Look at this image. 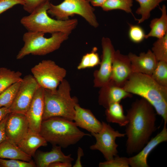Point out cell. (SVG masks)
Segmentation results:
<instances>
[{"label": "cell", "mask_w": 167, "mask_h": 167, "mask_svg": "<svg viewBox=\"0 0 167 167\" xmlns=\"http://www.w3.org/2000/svg\"><path fill=\"white\" fill-rule=\"evenodd\" d=\"M156 114L153 106L143 98L132 104L127 111L128 122L125 126L128 155L138 152L150 140L156 129Z\"/></svg>", "instance_id": "obj_1"}, {"label": "cell", "mask_w": 167, "mask_h": 167, "mask_svg": "<svg viewBox=\"0 0 167 167\" xmlns=\"http://www.w3.org/2000/svg\"><path fill=\"white\" fill-rule=\"evenodd\" d=\"M123 88L127 92L138 95L149 102L156 113L167 123V87L158 84L150 75L133 73Z\"/></svg>", "instance_id": "obj_2"}, {"label": "cell", "mask_w": 167, "mask_h": 167, "mask_svg": "<svg viewBox=\"0 0 167 167\" xmlns=\"http://www.w3.org/2000/svg\"><path fill=\"white\" fill-rule=\"evenodd\" d=\"M39 134L47 142L63 148L76 143L85 136H91L81 131L73 121L58 116L43 120Z\"/></svg>", "instance_id": "obj_3"}, {"label": "cell", "mask_w": 167, "mask_h": 167, "mask_svg": "<svg viewBox=\"0 0 167 167\" xmlns=\"http://www.w3.org/2000/svg\"><path fill=\"white\" fill-rule=\"evenodd\" d=\"M50 2L43 4L27 16L22 17L21 24L28 31L51 34L58 32L70 35L76 28L78 21L76 19L65 20L55 19L48 15Z\"/></svg>", "instance_id": "obj_4"}, {"label": "cell", "mask_w": 167, "mask_h": 167, "mask_svg": "<svg viewBox=\"0 0 167 167\" xmlns=\"http://www.w3.org/2000/svg\"><path fill=\"white\" fill-rule=\"evenodd\" d=\"M70 92L69 85L64 79L55 91L44 89L43 120L58 116L73 121L77 101L76 98L71 96Z\"/></svg>", "instance_id": "obj_5"}, {"label": "cell", "mask_w": 167, "mask_h": 167, "mask_svg": "<svg viewBox=\"0 0 167 167\" xmlns=\"http://www.w3.org/2000/svg\"><path fill=\"white\" fill-rule=\"evenodd\" d=\"M51 34L50 37L46 38L43 32L28 31L23 35L24 44L17 54L16 59H22L30 54L43 56L51 53L58 49L69 35L61 32Z\"/></svg>", "instance_id": "obj_6"}, {"label": "cell", "mask_w": 167, "mask_h": 167, "mask_svg": "<svg viewBox=\"0 0 167 167\" xmlns=\"http://www.w3.org/2000/svg\"><path fill=\"white\" fill-rule=\"evenodd\" d=\"M95 9L88 0H64L57 5L50 3L48 14L61 20L68 19L75 15L82 17L92 26H99Z\"/></svg>", "instance_id": "obj_7"}, {"label": "cell", "mask_w": 167, "mask_h": 167, "mask_svg": "<svg viewBox=\"0 0 167 167\" xmlns=\"http://www.w3.org/2000/svg\"><path fill=\"white\" fill-rule=\"evenodd\" d=\"M32 76L44 89L55 91L64 79L66 71L53 61L43 60L31 69Z\"/></svg>", "instance_id": "obj_8"}, {"label": "cell", "mask_w": 167, "mask_h": 167, "mask_svg": "<svg viewBox=\"0 0 167 167\" xmlns=\"http://www.w3.org/2000/svg\"><path fill=\"white\" fill-rule=\"evenodd\" d=\"M102 128L98 133H91L96 140V143L91 146L92 150H98L103 155L106 161L112 159L117 155L118 145L115 140L117 137H122L125 133L120 132L115 130L109 124L102 122Z\"/></svg>", "instance_id": "obj_9"}, {"label": "cell", "mask_w": 167, "mask_h": 167, "mask_svg": "<svg viewBox=\"0 0 167 167\" xmlns=\"http://www.w3.org/2000/svg\"><path fill=\"white\" fill-rule=\"evenodd\" d=\"M40 86L32 75L25 76L21 82L14 100L9 108L10 113L25 114Z\"/></svg>", "instance_id": "obj_10"}, {"label": "cell", "mask_w": 167, "mask_h": 167, "mask_svg": "<svg viewBox=\"0 0 167 167\" xmlns=\"http://www.w3.org/2000/svg\"><path fill=\"white\" fill-rule=\"evenodd\" d=\"M29 129L28 122L25 114L19 112L8 114L5 126L8 140L17 145Z\"/></svg>", "instance_id": "obj_11"}, {"label": "cell", "mask_w": 167, "mask_h": 167, "mask_svg": "<svg viewBox=\"0 0 167 167\" xmlns=\"http://www.w3.org/2000/svg\"><path fill=\"white\" fill-rule=\"evenodd\" d=\"M133 73L131 62L128 55L121 54L119 50L115 51L109 82L123 88Z\"/></svg>", "instance_id": "obj_12"}, {"label": "cell", "mask_w": 167, "mask_h": 167, "mask_svg": "<svg viewBox=\"0 0 167 167\" xmlns=\"http://www.w3.org/2000/svg\"><path fill=\"white\" fill-rule=\"evenodd\" d=\"M102 55L100 69L96 74L98 84L104 86L110 81L113 59L115 51L110 39L103 37L101 40Z\"/></svg>", "instance_id": "obj_13"}, {"label": "cell", "mask_w": 167, "mask_h": 167, "mask_svg": "<svg viewBox=\"0 0 167 167\" xmlns=\"http://www.w3.org/2000/svg\"><path fill=\"white\" fill-rule=\"evenodd\" d=\"M44 89L40 86L37 89L30 107L25 113L29 129L39 133L44 111Z\"/></svg>", "instance_id": "obj_14"}, {"label": "cell", "mask_w": 167, "mask_h": 167, "mask_svg": "<svg viewBox=\"0 0 167 167\" xmlns=\"http://www.w3.org/2000/svg\"><path fill=\"white\" fill-rule=\"evenodd\" d=\"M167 124L164 123L162 130L148 141L136 155L128 157L129 165L131 167H148L147 158L150 153L160 143L167 141Z\"/></svg>", "instance_id": "obj_15"}, {"label": "cell", "mask_w": 167, "mask_h": 167, "mask_svg": "<svg viewBox=\"0 0 167 167\" xmlns=\"http://www.w3.org/2000/svg\"><path fill=\"white\" fill-rule=\"evenodd\" d=\"M133 73H138L151 76L158 61L152 50L140 53L139 56L130 53L128 55Z\"/></svg>", "instance_id": "obj_16"}, {"label": "cell", "mask_w": 167, "mask_h": 167, "mask_svg": "<svg viewBox=\"0 0 167 167\" xmlns=\"http://www.w3.org/2000/svg\"><path fill=\"white\" fill-rule=\"evenodd\" d=\"M75 113L73 121L77 126L91 133H98L102 128V122L92 112L81 107L78 104L75 106Z\"/></svg>", "instance_id": "obj_17"}, {"label": "cell", "mask_w": 167, "mask_h": 167, "mask_svg": "<svg viewBox=\"0 0 167 167\" xmlns=\"http://www.w3.org/2000/svg\"><path fill=\"white\" fill-rule=\"evenodd\" d=\"M61 148L54 145L49 152L38 151L34 156L36 166L49 167L51 163L58 161L72 163L74 159L71 157V155H65L62 151Z\"/></svg>", "instance_id": "obj_18"}, {"label": "cell", "mask_w": 167, "mask_h": 167, "mask_svg": "<svg viewBox=\"0 0 167 167\" xmlns=\"http://www.w3.org/2000/svg\"><path fill=\"white\" fill-rule=\"evenodd\" d=\"M47 142L39 133L29 129L25 136L19 142L17 145L24 153L34 156L37 149L41 146H46Z\"/></svg>", "instance_id": "obj_19"}, {"label": "cell", "mask_w": 167, "mask_h": 167, "mask_svg": "<svg viewBox=\"0 0 167 167\" xmlns=\"http://www.w3.org/2000/svg\"><path fill=\"white\" fill-rule=\"evenodd\" d=\"M104 85L105 86V92L101 96L100 102L106 108L111 104L120 102L122 99L132 96V94L126 92L123 88L110 82Z\"/></svg>", "instance_id": "obj_20"}, {"label": "cell", "mask_w": 167, "mask_h": 167, "mask_svg": "<svg viewBox=\"0 0 167 167\" xmlns=\"http://www.w3.org/2000/svg\"><path fill=\"white\" fill-rule=\"evenodd\" d=\"M0 158L17 159L26 161H32V157L24 153L16 144L8 139L0 144Z\"/></svg>", "instance_id": "obj_21"}, {"label": "cell", "mask_w": 167, "mask_h": 167, "mask_svg": "<svg viewBox=\"0 0 167 167\" xmlns=\"http://www.w3.org/2000/svg\"><path fill=\"white\" fill-rule=\"evenodd\" d=\"M161 12V16L159 18L153 19L150 22L151 30L145 35V38L155 37L158 39L163 37L167 33V13L166 6L162 5L160 7Z\"/></svg>", "instance_id": "obj_22"}, {"label": "cell", "mask_w": 167, "mask_h": 167, "mask_svg": "<svg viewBox=\"0 0 167 167\" xmlns=\"http://www.w3.org/2000/svg\"><path fill=\"white\" fill-rule=\"evenodd\" d=\"M105 114L108 122L116 123L121 126H125L128 122V118L124 114L123 106L120 102L110 105L106 108Z\"/></svg>", "instance_id": "obj_23"}, {"label": "cell", "mask_w": 167, "mask_h": 167, "mask_svg": "<svg viewBox=\"0 0 167 167\" xmlns=\"http://www.w3.org/2000/svg\"><path fill=\"white\" fill-rule=\"evenodd\" d=\"M22 73L7 68H0V94L13 84L21 82Z\"/></svg>", "instance_id": "obj_24"}, {"label": "cell", "mask_w": 167, "mask_h": 167, "mask_svg": "<svg viewBox=\"0 0 167 167\" xmlns=\"http://www.w3.org/2000/svg\"><path fill=\"white\" fill-rule=\"evenodd\" d=\"M139 4V6L136 11V13L141 15L137 19L138 23H142L148 19L151 11L159 5L160 3L167 0H135Z\"/></svg>", "instance_id": "obj_25"}, {"label": "cell", "mask_w": 167, "mask_h": 167, "mask_svg": "<svg viewBox=\"0 0 167 167\" xmlns=\"http://www.w3.org/2000/svg\"><path fill=\"white\" fill-rule=\"evenodd\" d=\"M133 0H107L101 7L105 11L120 10L132 13Z\"/></svg>", "instance_id": "obj_26"}, {"label": "cell", "mask_w": 167, "mask_h": 167, "mask_svg": "<svg viewBox=\"0 0 167 167\" xmlns=\"http://www.w3.org/2000/svg\"><path fill=\"white\" fill-rule=\"evenodd\" d=\"M21 82L13 84L0 94V108H10L15 98Z\"/></svg>", "instance_id": "obj_27"}, {"label": "cell", "mask_w": 167, "mask_h": 167, "mask_svg": "<svg viewBox=\"0 0 167 167\" xmlns=\"http://www.w3.org/2000/svg\"><path fill=\"white\" fill-rule=\"evenodd\" d=\"M150 76L158 84L167 87V62L158 61Z\"/></svg>", "instance_id": "obj_28"}, {"label": "cell", "mask_w": 167, "mask_h": 167, "mask_svg": "<svg viewBox=\"0 0 167 167\" xmlns=\"http://www.w3.org/2000/svg\"><path fill=\"white\" fill-rule=\"evenodd\" d=\"M152 49L158 61L167 62V33L154 42Z\"/></svg>", "instance_id": "obj_29"}, {"label": "cell", "mask_w": 167, "mask_h": 167, "mask_svg": "<svg viewBox=\"0 0 167 167\" xmlns=\"http://www.w3.org/2000/svg\"><path fill=\"white\" fill-rule=\"evenodd\" d=\"M100 63L98 54L94 51L84 55L78 66V69L93 67Z\"/></svg>", "instance_id": "obj_30"}, {"label": "cell", "mask_w": 167, "mask_h": 167, "mask_svg": "<svg viewBox=\"0 0 167 167\" xmlns=\"http://www.w3.org/2000/svg\"><path fill=\"white\" fill-rule=\"evenodd\" d=\"M98 165L99 167H129L130 166L127 157H120L118 155L110 160L100 162Z\"/></svg>", "instance_id": "obj_31"}, {"label": "cell", "mask_w": 167, "mask_h": 167, "mask_svg": "<svg viewBox=\"0 0 167 167\" xmlns=\"http://www.w3.org/2000/svg\"><path fill=\"white\" fill-rule=\"evenodd\" d=\"M145 35L143 29L139 26L130 25L128 35L132 42L135 43L141 42L145 38Z\"/></svg>", "instance_id": "obj_32"}, {"label": "cell", "mask_w": 167, "mask_h": 167, "mask_svg": "<svg viewBox=\"0 0 167 167\" xmlns=\"http://www.w3.org/2000/svg\"><path fill=\"white\" fill-rule=\"evenodd\" d=\"M36 163L32 160L26 161L17 159L5 160L0 158V167H34Z\"/></svg>", "instance_id": "obj_33"}, {"label": "cell", "mask_w": 167, "mask_h": 167, "mask_svg": "<svg viewBox=\"0 0 167 167\" xmlns=\"http://www.w3.org/2000/svg\"><path fill=\"white\" fill-rule=\"evenodd\" d=\"M23 2V6L24 9L31 13L36 8L51 0H21Z\"/></svg>", "instance_id": "obj_34"}, {"label": "cell", "mask_w": 167, "mask_h": 167, "mask_svg": "<svg viewBox=\"0 0 167 167\" xmlns=\"http://www.w3.org/2000/svg\"><path fill=\"white\" fill-rule=\"evenodd\" d=\"M23 5L21 0H0V14L15 6Z\"/></svg>", "instance_id": "obj_35"}, {"label": "cell", "mask_w": 167, "mask_h": 167, "mask_svg": "<svg viewBox=\"0 0 167 167\" xmlns=\"http://www.w3.org/2000/svg\"><path fill=\"white\" fill-rule=\"evenodd\" d=\"M8 114L0 122V144L7 139L5 133V126Z\"/></svg>", "instance_id": "obj_36"}, {"label": "cell", "mask_w": 167, "mask_h": 167, "mask_svg": "<svg viewBox=\"0 0 167 167\" xmlns=\"http://www.w3.org/2000/svg\"><path fill=\"white\" fill-rule=\"evenodd\" d=\"M84 155V152L82 148L79 147L77 150V157L73 167H82V165L81 162V157Z\"/></svg>", "instance_id": "obj_37"}, {"label": "cell", "mask_w": 167, "mask_h": 167, "mask_svg": "<svg viewBox=\"0 0 167 167\" xmlns=\"http://www.w3.org/2000/svg\"><path fill=\"white\" fill-rule=\"evenodd\" d=\"M72 163L58 161L50 164L49 167H71Z\"/></svg>", "instance_id": "obj_38"}, {"label": "cell", "mask_w": 167, "mask_h": 167, "mask_svg": "<svg viewBox=\"0 0 167 167\" xmlns=\"http://www.w3.org/2000/svg\"><path fill=\"white\" fill-rule=\"evenodd\" d=\"M10 113V112L9 108L5 107L0 108V122Z\"/></svg>", "instance_id": "obj_39"}, {"label": "cell", "mask_w": 167, "mask_h": 167, "mask_svg": "<svg viewBox=\"0 0 167 167\" xmlns=\"http://www.w3.org/2000/svg\"><path fill=\"white\" fill-rule=\"evenodd\" d=\"M93 7H101L107 0H88Z\"/></svg>", "instance_id": "obj_40"}]
</instances>
